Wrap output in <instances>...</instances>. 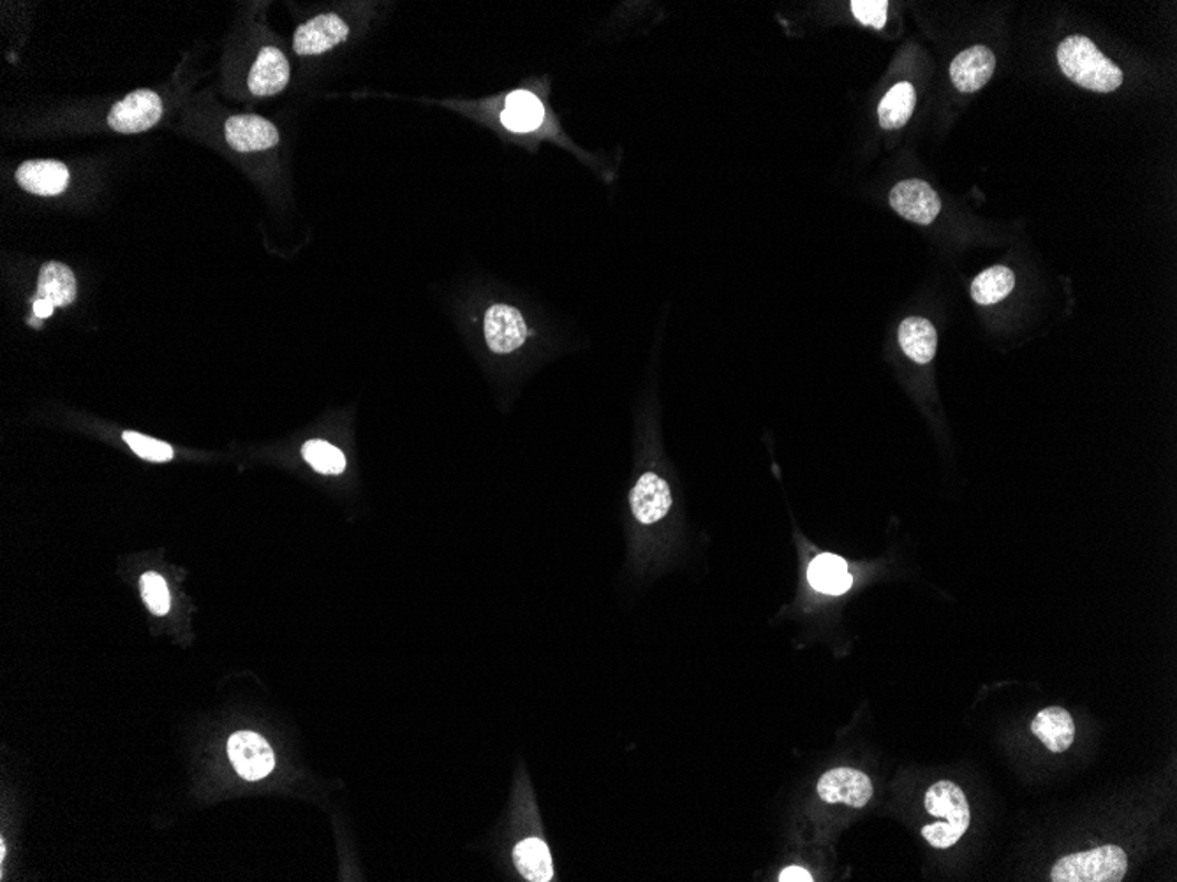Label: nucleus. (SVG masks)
I'll list each match as a JSON object with an SVG mask.
<instances>
[{"label":"nucleus","mask_w":1177,"mask_h":882,"mask_svg":"<svg viewBox=\"0 0 1177 882\" xmlns=\"http://www.w3.org/2000/svg\"><path fill=\"white\" fill-rule=\"evenodd\" d=\"M1058 64L1068 80L1093 92L1109 94L1123 83L1121 69L1084 36H1070L1059 44Z\"/></svg>","instance_id":"f257e3e1"},{"label":"nucleus","mask_w":1177,"mask_h":882,"mask_svg":"<svg viewBox=\"0 0 1177 882\" xmlns=\"http://www.w3.org/2000/svg\"><path fill=\"white\" fill-rule=\"evenodd\" d=\"M926 809L927 814L945 818V823L922 828V837L936 849H948L957 844L972 823L966 794L950 780H939L927 789Z\"/></svg>","instance_id":"f03ea898"},{"label":"nucleus","mask_w":1177,"mask_h":882,"mask_svg":"<svg viewBox=\"0 0 1177 882\" xmlns=\"http://www.w3.org/2000/svg\"><path fill=\"white\" fill-rule=\"evenodd\" d=\"M1128 870V856L1118 845H1101L1086 853L1068 854L1056 861L1053 882H1119Z\"/></svg>","instance_id":"7ed1b4c3"},{"label":"nucleus","mask_w":1177,"mask_h":882,"mask_svg":"<svg viewBox=\"0 0 1177 882\" xmlns=\"http://www.w3.org/2000/svg\"><path fill=\"white\" fill-rule=\"evenodd\" d=\"M348 38H350V27L339 14H318L296 27L293 36V50L300 57L321 55L344 43Z\"/></svg>","instance_id":"20e7f679"},{"label":"nucleus","mask_w":1177,"mask_h":882,"mask_svg":"<svg viewBox=\"0 0 1177 882\" xmlns=\"http://www.w3.org/2000/svg\"><path fill=\"white\" fill-rule=\"evenodd\" d=\"M161 116V98L152 90L141 89L113 107L108 124L115 133L137 134L154 128Z\"/></svg>","instance_id":"39448f33"},{"label":"nucleus","mask_w":1177,"mask_h":882,"mask_svg":"<svg viewBox=\"0 0 1177 882\" xmlns=\"http://www.w3.org/2000/svg\"><path fill=\"white\" fill-rule=\"evenodd\" d=\"M888 201H891L892 209L896 210V214H899L906 221L921 224V226H927L930 222H935V219L942 212V200H939L938 192L924 180H903L899 184L894 185Z\"/></svg>","instance_id":"423d86ee"},{"label":"nucleus","mask_w":1177,"mask_h":882,"mask_svg":"<svg viewBox=\"0 0 1177 882\" xmlns=\"http://www.w3.org/2000/svg\"><path fill=\"white\" fill-rule=\"evenodd\" d=\"M486 346L495 354H510L524 346L530 335L521 311L506 303H495L483 320Z\"/></svg>","instance_id":"0eeeda50"},{"label":"nucleus","mask_w":1177,"mask_h":882,"mask_svg":"<svg viewBox=\"0 0 1177 882\" xmlns=\"http://www.w3.org/2000/svg\"><path fill=\"white\" fill-rule=\"evenodd\" d=\"M228 756L237 773L248 780L265 779L275 767L270 743L251 731H239L228 740Z\"/></svg>","instance_id":"6e6552de"},{"label":"nucleus","mask_w":1177,"mask_h":882,"mask_svg":"<svg viewBox=\"0 0 1177 882\" xmlns=\"http://www.w3.org/2000/svg\"><path fill=\"white\" fill-rule=\"evenodd\" d=\"M818 794L827 803L864 809L873 798V784L866 773L854 768H836L819 779Z\"/></svg>","instance_id":"1a4fd4ad"},{"label":"nucleus","mask_w":1177,"mask_h":882,"mask_svg":"<svg viewBox=\"0 0 1177 882\" xmlns=\"http://www.w3.org/2000/svg\"><path fill=\"white\" fill-rule=\"evenodd\" d=\"M224 133H227L228 145L243 154L273 149L281 141L279 129L270 120L251 115V113L228 119Z\"/></svg>","instance_id":"9d476101"},{"label":"nucleus","mask_w":1177,"mask_h":882,"mask_svg":"<svg viewBox=\"0 0 1177 882\" xmlns=\"http://www.w3.org/2000/svg\"><path fill=\"white\" fill-rule=\"evenodd\" d=\"M291 69L286 55L275 47H263L249 74V90L256 98L281 94L290 83Z\"/></svg>","instance_id":"9b49d317"},{"label":"nucleus","mask_w":1177,"mask_h":882,"mask_svg":"<svg viewBox=\"0 0 1177 882\" xmlns=\"http://www.w3.org/2000/svg\"><path fill=\"white\" fill-rule=\"evenodd\" d=\"M994 69H996V57H994L989 48H968V50H964L956 59L952 60V83L963 94H972V92H977L982 87L987 85V81L994 74Z\"/></svg>","instance_id":"f8f14e48"},{"label":"nucleus","mask_w":1177,"mask_h":882,"mask_svg":"<svg viewBox=\"0 0 1177 882\" xmlns=\"http://www.w3.org/2000/svg\"><path fill=\"white\" fill-rule=\"evenodd\" d=\"M632 511L636 520L644 525H653L665 518L672 506V494L665 479L657 474H642L633 488Z\"/></svg>","instance_id":"ddd939ff"},{"label":"nucleus","mask_w":1177,"mask_h":882,"mask_svg":"<svg viewBox=\"0 0 1177 882\" xmlns=\"http://www.w3.org/2000/svg\"><path fill=\"white\" fill-rule=\"evenodd\" d=\"M17 182L38 196H57L68 189L69 171L59 161H27L17 170Z\"/></svg>","instance_id":"4468645a"},{"label":"nucleus","mask_w":1177,"mask_h":882,"mask_svg":"<svg viewBox=\"0 0 1177 882\" xmlns=\"http://www.w3.org/2000/svg\"><path fill=\"white\" fill-rule=\"evenodd\" d=\"M1032 733L1044 743L1050 752H1065L1075 740V722L1068 710L1062 707L1044 708L1033 719Z\"/></svg>","instance_id":"2eb2a0df"},{"label":"nucleus","mask_w":1177,"mask_h":882,"mask_svg":"<svg viewBox=\"0 0 1177 882\" xmlns=\"http://www.w3.org/2000/svg\"><path fill=\"white\" fill-rule=\"evenodd\" d=\"M545 120V108L537 95L530 90H515L506 98L501 122L512 133H531L536 131Z\"/></svg>","instance_id":"dca6fc26"},{"label":"nucleus","mask_w":1177,"mask_h":882,"mask_svg":"<svg viewBox=\"0 0 1177 882\" xmlns=\"http://www.w3.org/2000/svg\"><path fill=\"white\" fill-rule=\"evenodd\" d=\"M897 337H899L901 349L905 351L906 356L913 362L927 365L930 359L935 358L938 335L930 321L924 317H906L901 323Z\"/></svg>","instance_id":"f3484780"},{"label":"nucleus","mask_w":1177,"mask_h":882,"mask_svg":"<svg viewBox=\"0 0 1177 882\" xmlns=\"http://www.w3.org/2000/svg\"><path fill=\"white\" fill-rule=\"evenodd\" d=\"M807 580H809L811 587L815 588V590L828 594V596H841V594L848 592L849 587L854 584V578L848 572V564L837 557V555L832 554L818 555L811 562L809 569H807Z\"/></svg>","instance_id":"a211bd4d"},{"label":"nucleus","mask_w":1177,"mask_h":882,"mask_svg":"<svg viewBox=\"0 0 1177 882\" xmlns=\"http://www.w3.org/2000/svg\"><path fill=\"white\" fill-rule=\"evenodd\" d=\"M513 860L522 878L527 881L549 882L554 878L551 849L542 839L530 837L519 842L513 851Z\"/></svg>","instance_id":"6ab92c4d"},{"label":"nucleus","mask_w":1177,"mask_h":882,"mask_svg":"<svg viewBox=\"0 0 1177 882\" xmlns=\"http://www.w3.org/2000/svg\"><path fill=\"white\" fill-rule=\"evenodd\" d=\"M38 298L47 300L53 307H68L77 298V278L71 268L50 261L39 272Z\"/></svg>","instance_id":"aec40b11"},{"label":"nucleus","mask_w":1177,"mask_h":882,"mask_svg":"<svg viewBox=\"0 0 1177 882\" xmlns=\"http://www.w3.org/2000/svg\"><path fill=\"white\" fill-rule=\"evenodd\" d=\"M917 104V92L908 81H901L888 90L878 107V120L885 131L905 128Z\"/></svg>","instance_id":"412c9836"},{"label":"nucleus","mask_w":1177,"mask_h":882,"mask_svg":"<svg viewBox=\"0 0 1177 882\" xmlns=\"http://www.w3.org/2000/svg\"><path fill=\"white\" fill-rule=\"evenodd\" d=\"M1016 286V275L1007 266H993L978 273L972 284V296L978 305H993L1007 298Z\"/></svg>","instance_id":"4be33fe9"},{"label":"nucleus","mask_w":1177,"mask_h":882,"mask_svg":"<svg viewBox=\"0 0 1177 882\" xmlns=\"http://www.w3.org/2000/svg\"><path fill=\"white\" fill-rule=\"evenodd\" d=\"M303 458L321 474H341L346 469V456L324 440H309L302 448Z\"/></svg>","instance_id":"5701e85b"},{"label":"nucleus","mask_w":1177,"mask_h":882,"mask_svg":"<svg viewBox=\"0 0 1177 882\" xmlns=\"http://www.w3.org/2000/svg\"><path fill=\"white\" fill-rule=\"evenodd\" d=\"M141 596L154 615H167L170 611V592L167 581L158 572H145L140 580Z\"/></svg>","instance_id":"b1692460"},{"label":"nucleus","mask_w":1177,"mask_h":882,"mask_svg":"<svg viewBox=\"0 0 1177 882\" xmlns=\"http://www.w3.org/2000/svg\"><path fill=\"white\" fill-rule=\"evenodd\" d=\"M124 440L129 444V448L133 449L141 458H145V460L168 462L173 458V449L167 443H161V440L150 439V437L137 434V432H124Z\"/></svg>","instance_id":"393cba45"},{"label":"nucleus","mask_w":1177,"mask_h":882,"mask_svg":"<svg viewBox=\"0 0 1177 882\" xmlns=\"http://www.w3.org/2000/svg\"><path fill=\"white\" fill-rule=\"evenodd\" d=\"M852 11L862 26L883 29L887 23L888 2L887 0H854Z\"/></svg>","instance_id":"a878e982"},{"label":"nucleus","mask_w":1177,"mask_h":882,"mask_svg":"<svg viewBox=\"0 0 1177 882\" xmlns=\"http://www.w3.org/2000/svg\"><path fill=\"white\" fill-rule=\"evenodd\" d=\"M779 881L781 882H811V881H813V875H811L809 872H807L806 869H803V866H788V869H785V870H783V872H781Z\"/></svg>","instance_id":"bb28decb"},{"label":"nucleus","mask_w":1177,"mask_h":882,"mask_svg":"<svg viewBox=\"0 0 1177 882\" xmlns=\"http://www.w3.org/2000/svg\"><path fill=\"white\" fill-rule=\"evenodd\" d=\"M53 311H56V307H53L52 303L47 302V300H34V316L39 317V320H47V317L52 316Z\"/></svg>","instance_id":"cd10ccee"},{"label":"nucleus","mask_w":1177,"mask_h":882,"mask_svg":"<svg viewBox=\"0 0 1177 882\" xmlns=\"http://www.w3.org/2000/svg\"><path fill=\"white\" fill-rule=\"evenodd\" d=\"M29 324L30 326H34V328H41V326H43V320H39V317L36 316L30 317Z\"/></svg>","instance_id":"c85d7f7f"}]
</instances>
